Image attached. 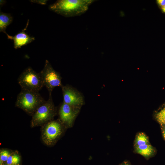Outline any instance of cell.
<instances>
[{
	"mask_svg": "<svg viewBox=\"0 0 165 165\" xmlns=\"http://www.w3.org/2000/svg\"><path fill=\"white\" fill-rule=\"evenodd\" d=\"M94 0H59L51 4L49 9L66 17L80 16L85 13Z\"/></svg>",
	"mask_w": 165,
	"mask_h": 165,
	"instance_id": "1",
	"label": "cell"
},
{
	"mask_svg": "<svg viewBox=\"0 0 165 165\" xmlns=\"http://www.w3.org/2000/svg\"><path fill=\"white\" fill-rule=\"evenodd\" d=\"M45 101L39 92L21 89L17 95L15 105L32 115Z\"/></svg>",
	"mask_w": 165,
	"mask_h": 165,
	"instance_id": "2",
	"label": "cell"
},
{
	"mask_svg": "<svg viewBox=\"0 0 165 165\" xmlns=\"http://www.w3.org/2000/svg\"><path fill=\"white\" fill-rule=\"evenodd\" d=\"M56 114L57 109L51 95H49L48 100L39 106L32 115L31 126L33 127L45 124L52 120Z\"/></svg>",
	"mask_w": 165,
	"mask_h": 165,
	"instance_id": "3",
	"label": "cell"
},
{
	"mask_svg": "<svg viewBox=\"0 0 165 165\" xmlns=\"http://www.w3.org/2000/svg\"><path fill=\"white\" fill-rule=\"evenodd\" d=\"M18 82L21 89L39 92L44 85L39 73L31 67L24 70L19 76Z\"/></svg>",
	"mask_w": 165,
	"mask_h": 165,
	"instance_id": "4",
	"label": "cell"
},
{
	"mask_svg": "<svg viewBox=\"0 0 165 165\" xmlns=\"http://www.w3.org/2000/svg\"><path fill=\"white\" fill-rule=\"evenodd\" d=\"M61 121L52 120L45 124L42 129V138L46 145L50 146L56 143L63 132Z\"/></svg>",
	"mask_w": 165,
	"mask_h": 165,
	"instance_id": "5",
	"label": "cell"
},
{
	"mask_svg": "<svg viewBox=\"0 0 165 165\" xmlns=\"http://www.w3.org/2000/svg\"><path fill=\"white\" fill-rule=\"evenodd\" d=\"M39 73L49 95H51L54 88L57 86L61 87L62 86L60 74L53 68L48 60L46 61L44 67Z\"/></svg>",
	"mask_w": 165,
	"mask_h": 165,
	"instance_id": "6",
	"label": "cell"
},
{
	"mask_svg": "<svg viewBox=\"0 0 165 165\" xmlns=\"http://www.w3.org/2000/svg\"><path fill=\"white\" fill-rule=\"evenodd\" d=\"M80 108L72 106L63 102L59 111L60 120L66 127H72Z\"/></svg>",
	"mask_w": 165,
	"mask_h": 165,
	"instance_id": "7",
	"label": "cell"
},
{
	"mask_svg": "<svg viewBox=\"0 0 165 165\" xmlns=\"http://www.w3.org/2000/svg\"><path fill=\"white\" fill-rule=\"evenodd\" d=\"M64 103L70 105L81 108L84 104L82 94L69 85L61 87Z\"/></svg>",
	"mask_w": 165,
	"mask_h": 165,
	"instance_id": "8",
	"label": "cell"
},
{
	"mask_svg": "<svg viewBox=\"0 0 165 165\" xmlns=\"http://www.w3.org/2000/svg\"><path fill=\"white\" fill-rule=\"evenodd\" d=\"M8 39L13 40L14 47L15 49L21 48L22 46L26 45L33 41L35 38L30 36L26 33L24 30H22L14 36L6 34Z\"/></svg>",
	"mask_w": 165,
	"mask_h": 165,
	"instance_id": "9",
	"label": "cell"
},
{
	"mask_svg": "<svg viewBox=\"0 0 165 165\" xmlns=\"http://www.w3.org/2000/svg\"><path fill=\"white\" fill-rule=\"evenodd\" d=\"M13 18L10 14L0 12V31L7 34L6 30L8 26L12 22Z\"/></svg>",
	"mask_w": 165,
	"mask_h": 165,
	"instance_id": "10",
	"label": "cell"
},
{
	"mask_svg": "<svg viewBox=\"0 0 165 165\" xmlns=\"http://www.w3.org/2000/svg\"><path fill=\"white\" fill-rule=\"evenodd\" d=\"M136 151L145 157H148L152 155L154 149L150 144H148L136 146Z\"/></svg>",
	"mask_w": 165,
	"mask_h": 165,
	"instance_id": "11",
	"label": "cell"
},
{
	"mask_svg": "<svg viewBox=\"0 0 165 165\" xmlns=\"http://www.w3.org/2000/svg\"><path fill=\"white\" fill-rule=\"evenodd\" d=\"M148 137L144 133H140L137 135L135 140L136 146L148 144Z\"/></svg>",
	"mask_w": 165,
	"mask_h": 165,
	"instance_id": "12",
	"label": "cell"
},
{
	"mask_svg": "<svg viewBox=\"0 0 165 165\" xmlns=\"http://www.w3.org/2000/svg\"><path fill=\"white\" fill-rule=\"evenodd\" d=\"M20 161V156L16 153L11 154L8 158L6 163L8 165H19Z\"/></svg>",
	"mask_w": 165,
	"mask_h": 165,
	"instance_id": "13",
	"label": "cell"
},
{
	"mask_svg": "<svg viewBox=\"0 0 165 165\" xmlns=\"http://www.w3.org/2000/svg\"><path fill=\"white\" fill-rule=\"evenodd\" d=\"M156 119L161 125H165V107L156 114Z\"/></svg>",
	"mask_w": 165,
	"mask_h": 165,
	"instance_id": "14",
	"label": "cell"
},
{
	"mask_svg": "<svg viewBox=\"0 0 165 165\" xmlns=\"http://www.w3.org/2000/svg\"><path fill=\"white\" fill-rule=\"evenodd\" d=\"M11 155L10 152L6 150H3L0 151V165L4 162L6 161L8 158Z\"/></svg>",
	"mask_w": 165,
	"mask_h": 165,
	"instance_id": "15",
	"label": "cell"
},
{
	"mask_svg": "<svg viewBox=\"0 0 165 165\" xmlns=\"http://www.w3.org/2000/svg\"><path fill=\"white\" fill-rule=\"evenodd\" d=\"M156 1L158 7L160 9L165 5V0H157Z\"/></svg>",
	"mask_w": 165,
	"mask_h": 165,
	"instance_id": "16",
	"label": "cell"
},
{
	"mask_svg": "<svg viewBox=\"0 0 165 165\" xmlns=\"http://www.w3.org/2000/svg\"><path fill=\"white\" fill-rule=\"evenodd\" d=\"M163 127L162 129V133L163 137L164 139L165 140V127L163 126Z\"/></svg>",
	"mask_w": 165,
	"mask_h": 165,
	"instance_id": "17",
	"label": "cell"
},
{
	"mask_svg": "<svg viewBox=\"0 0 165 165\" xmlns=\"http://www.w3.org/2000/svg\"><path fill=\"white\" fill-rule=\"evenodd\" d=\"M162 13L165 14V5L160 8Z\"/></svg>",
	"mask_w": 165,
	"mask_h": 165,
	"instance_id": "18",
	"label": "cell"
},
{
	"mask_svg": "<svg viewBox=\"0 0 165 165\" xmlns=\"http://www.w3.org/2000/svg\"><path fill=\"white\" fill-rule=\"evenodd\" d=\"M121 165H129V164L127 163H124L121 164Z\"/></svg>",
	"mask_w": 165,
	"mask_h": 165,
	"instance_id": "19",
	"label": "cell"
},
{
	"mask_svg": "<svg viewBox=\"0 0 165 165\" xmlns=\"http://www.w3.org/2000/svg\"><path fill=\"white\" fill-rule=\"evenodd\" d=\"M5 165H8V164H5Z\"/></svg>",
	"mask_w": 165,
	"mask_h": 165,
	"instance_id": "20",
	"label": "cell"
},
{
	"mask_svg": "<svg viewBox=\"0 0 165 165\" xmlns=\"http://www.w3.org/2000/svg\"><path fill=\"white\" fill-rule=\"evenodd\" d=\"M162 126H163V127H165V125H162Z\"/></svg>",
	"mask_w": 165,
	"mask_h": 165,
	"instance_id": "21",
	"label": "cell"
}]
</instances>
